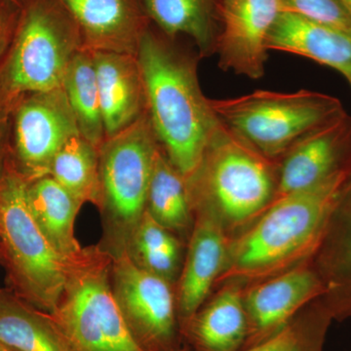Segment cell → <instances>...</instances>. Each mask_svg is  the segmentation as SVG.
Instances as JSON below:
<instances>
[{"label": "cell", "instance_id": "8992f818", "mask_svg": "<svg viewBox=\"0 0 351 351\" xmlns=\"http://www.w3.org/2000/svg\"><path fill=\"white\" fill-rule=\"evenodd\" d=\"M160 145L147 112L99 147L104 242L110 256L127 251L147 211V193Z\"/></svg>", "mask_w": 351, "mask_h": 351}, {"label": "cell", "instance_id": "4dcf8cb0", "mask_svg": "<svg viewBox=\"0 0 351 351\" xmlns=\"http://www.w3.org/2000/svg\"><path fill=\"white\" fill-rule=\"evenodd\" d=\"M341 2H343V5H345L346 10L348 11L351 17V0H341Z\"/></svg>", "mask_w": 351, "mask_h": 351}, {"label": "cell", "instance_id": "2e32d148", "mask_svg": "<svg viewBox=\"0 0 351 351\" xmlns=\"http://www.w3.org/2000/svg\"><path fill=\"white\" fill-rule=\"evenodd\" d=\"M324 291L313 270L294 267L252 287L243 298L245 308L257 329L269 331Z\"/></svg>", "mask_w": 351, "mask_h": 351}, {"label": "cell", "instance_id": "ba28073f", "mask_svg": "<svg viewBox=\"0 0 351 351\" xmlns=\"http://www.w3.org/2000/svg\"><path fill=\"white\" fill-rule=\"evenodd\" d=\"M219 123L263 156L281 160L306 134L343 112L338 99L300 90H257L228 99H210Z\"/></svg>", "mask_w": 351, "mask_h": 351}, {"label": "cell", "instance_id": "8fae6325", "mask_svg": "<svg viewBox=\"0 0 351 351\" xmlns=\"http://www.w3.org/2000/svg\"><path fill=\"white\" fill-rule=\"evenodd\" d=\"M113 295L130 327L152 341L172 336L175 297L165 279L151 274L132 260L127 251L112 256Z\"/></svg>", "mask_w": 351, "mask_h": 351}, {"label": "cell", "instance_id": "4316f807", "mask_svg": "<svg viewBox=\"0 0 351 351\" xmlns=\"http://www.w3.org/2000/svg\"><path fill=\"white\" fill-rule=\"evenodd\" d=\"M20 13L21 4L13 0H0V60L12 43Z\"/></svg>", "mask_w": 351, "mask_h": 351}, {"label": "cell", "instance_id": "d6986e66", "mask_svg": "<svg viewBox=\"0 0 351 351\" xmlns=\"http://www.w3.org/2000/svg\"><path fill=\"white\" fill-rule=\"evenodd\" d=\"M145 16L164 36L184 34L195 41L202 58L215 53L218 0H141Z\"/></svg>", "mask_w": 351, "mask_h": 351}, {"label": "cell", "instance_id": "30bf717a", "mask_svg": "<svg viewBox=\"0 0 351 351\" xmlns=\"http://www.w3.org/2000/svg\"><path fill=\"white\" fill-rule=\"evenodd\" d=\"M281 12V0H218L215 53L219 68L250 80L263 77L267 38Z\"/></svg>", "mask_w": 351, "mask_h": 351}, {"label": "cell", "instance_id": "7402d4cb", "mask_svg": "<svg viewBox=\"0 0 351 351\" xmlns=\"http://www.w3.org/2000/svg\"><path fill=\"white\" fill-rule=\"evenodd\" d=\"M80 205L101 204L99 147L82 135L69 138L53 159L49 174Z\"/></svg>", "mask_w": 351, "mask_h": 351}, {"label": "cell", "instance_id": "9a60e30c", "mask_svg": "<svg viewBox=\"0 0 351 351\" xmlns=\"http://www.w3.org/2000/svg\"><path fill=\"white\" fill-rule=\"evenodd\" d=\"M269 50L308 58L343 76L351 73V34L297 14H279L267 38Z\"/></svg>", "mask_w": 351, "mask_h": 351}, {"label": "cell", "instance_id": "ffe728a7", "mask_svg": "<svg viewBox=\"0 0 351 351\" xmlns=\"http://www.w3.org/2000/svg\"><path fill=\"white\" fill-rule=\"evenodd\" d=\"M0 343L17 351H69L47 313L0 289Z\"/></svg>", "mask_w": 351, "mask_h": 351}, {"label": "cell", "instance_id": "836d02e7", "mask_svg": "<svg viewBox=\"0 0 351 351\" xmlns=\"http://www.w3.org/2000/svg\"><path fill=\"white\" fill-rule=\"evenodd\" d=\"M13 1L17 2V3L21 4V2H22V0H13Z\"/></svg>", "mask_w": 351, "mask_h": 351}, {"label": "cell", "instance_id": "f1b7e54d", "mask_svg": "<svg viewBox=\"0 0 351 351\" xmlns=\"http://www.w3.org/2000/svg\"><path fill=\"white\" fill-rule=\"evenodd\" d=\"M341 200L348 203V230H346L345 239L341 245V254H339V269L341 274L345 276L346 281L351 284V176L341 196Z\"/></svg>", "mask_w": 351, "mask_h": 351}, {"label": "cell", "instance_id": "277c9868", "mask_svg": "<svg viewBox=\"0 0 351 351\" xmlns=\"http://www.w3.org/2000/svg\"><path fill=\"white\" fill-rule=\"evenodd\" d=\"M27 184L6 165L0 178V263L8 290L38 311L52 313L63 294L71 260L55 250L32 216Z\"/></svg>", "mask_w": 351, "mask_h": 351}, {"label": "cell", "instance_id": "cb8c5ba5", "mask_svg": "<svg viewBox=\"0 0 351 351\" xmlns=\"http://www.w3.org/2000/svg\"><path fill=\"white\" fill-rule=\"evenodd\" d=\"M247 331L246 308L239 288L226 287L200 314L196 334L211 351H233L243 341Z\"/></svg>", "mask_w": 351, "mask_h": 351}, {"label": "cell", "instance_id": "d4e9b609", "mask_svg": "<svg viewBox=\"0 0 351 351\" xmlns=\"http://www.w3.org/2000/svg\"><path fill=\"white\" fill-rule=\"evenodd\" d=\"M127 253L138 267L170 282L179 265L180 244L169 230L145 211Z\"/></svg>", "mask_w": 351, "mask_h": 351}, {"label": "cell", "instance_id": "83f0119b", "mask_svg": "<svg viewBox=\"0 0 351 351\" xmlns=\"http://www.w3.org/2000/svg\"><path fill=\"white\" fill-rule=\"evenodd\" d=\"M247 351H307V348L301 335L288 327Z\"/></svg>", "mask_w": 351, "mask_h": 351}, {"label": "cell", "instance_id": "6da1fadb", "mask_svg": "<svg viewBox=\"0 0 351 351\" xmlns=\"http://www.w3.org/2000/svg\"><path fill=\"white\" fill-rule=\"evenodd\" d=\"M151 27L137 59L144 80L147 115L159 145L184 178L195 171L219 122L197 75L200 57Z\"/></svg>", "mask_w": 351, "mask_h": 351}, {"label": "cell", "instance_id": "7a4b0ae2", "mask_svg": "<svg viewBox=\"0 0 351 351\" xmlns=\"http://www.w3.org/2000/svg\"><path fill=\"white\" fill-rule=\"evenodd\" d=\"M351 164L311 188L272 202L234 242L225 278H269L308 255L334 217Z\"/></svg>", "mask_w": 351, "mask_h": 351}, {"label": "cell", "instance_id": "7c38bea8", "mask_svg": "<svg viewBox=\"0 0 351 351\" xmlns=\"http://www.w3.org/2000/svg\"><path fill=\"white\" fill-rule=\"evenodd\" d=\"M350 152L351 119L343 112L308 132L286 152L271 203L311 188L348 165Z\"/></svg>", "mask_w": 351, "mask_h": 351}, {"label": "cell", "instance_id": "5b68a950", "mask_svg": "<svg viewBox=\"0 0 351 351\" xmlns=\"http://www.w3.org/2000/svg\"><path fill=\"white\" fill-rule=\"evenodd\" d=\"M80 49V29L58 0H22L15 36L0 60V107L10 110L25 94L62 87Z\"/></svg>", "mask_w": 351, "mask_h": 351}, {"label": "cell", "instance_id": "603a6c76", "mask_svg": "<svg viewBox=\"0 0 351 351\" xmlns=\"http://www.w3.org/2000/svg\"><path fill=\"white\" fill-rule=\"evenodd\" d=\"M191 210L186 180L160 147L149 184L147 211L170 232H181L191 223Z\"/></svg>", "mask_w": 351, "mask_h": 351}, {"label": "cell", "instance_id": "d6a6232c", "mask_svg": "<svg viewBox=\"0 0 351 351\" xmlns=\"http://www.w3.org/2000/svg\"><path fill=\"white\" fill-rule=\"evenodd\" d=\"M346 80H348V83H350L351 86V73L346 76Z\"/></svg>", "mask_w": 351, "mask_h": 351}, {"label": "cell", "instance_id": "5bb4252c", "mask_svg": "<svg viewBox=\"0 0 351 351\" xmlns=\"http://www.w3.org/2000/svg\"><path fill=\"white\" fill-rule=\"evenodd\" d=\"M106 138L128 128L147 112L137 55L93 52Z\"/></svg>", "mask_w": 351, "mask_h": 351}, {"label": "cell", "instance_id": "1f68e13d", "mask_svg": "<svg viewBox=\"0 0 351 351\" xmlns=\"http://www.w3.org/2000/svg\"><path fill=\"white\" fill-rule=\"evenodd\" d=\"M0 351H17L15 350H13V348H8V346L2 345V343H0Z\"/></svg>", "mask_w": 351, "mask_h": 351}, {"label": "cell", "instance_id": "4fadbf2b", "mask_svg": "<svg viewBox=\"0 0 351 351\" xmlns=\"http://www.w3.org/2000/svg\"><path fill=\"white\" fill-rule=\"evenodd\" d=\"M73 18L82 48L137 55L151 27L141 0H58Z\"/></svg>", "mask_w": 351, "mask_h": 351}, {"label": "cell", "instance_id": "44dd1931", "mask_svg": "<svg viewBox=\"0 0 351 351\" xmlns=\"http://www.w3.org/2000/svg\"><path fill=\"white\" fill-rule=\"evenodd\" d=\"M62 87L80 135L100 147L106 140V133L92 51L82 48L76 53L66 69Z\"/></svg>", "mask_w": 351, "mask_h": 351}, {"label": "cell", "instance_id": "9c48e42d", "mask_svg": "<svg viewBox=\"0 0 351 351\" xmlns=\"http://www.w3.org/2000/svg\"><path fill=\"white\" fill-rule=\"evenodd\" d=\"M80 135L63 87L21 97L9 112L7 165L27 182L49 174L58 152Z\"/></svg>", "mask_w": 351, "mask_h": 351}, {"label": "cell", "instance_id": "484cf974", "mask_svg": "<svg viewBox=\"0 0 351 351\" xmlns=\"http://www.w3.org/2000/svg\"><path fill=\"white\" fill-rule=\"evenodd\" d=\"M282 11L350 32L351 17L341 0H281Z\"/></svg>", "mask_w": 351, "mask_h": 351}, {"label": "cell", "instance_id": "3957f363", "mask_svg": "<svg viewBox=\"0 0 351 351\" xmlns=\"http://www.w3.org/2000/svg\"><path fill=\"white\" fill-rule=\"evenodd\" d=\"M277 162L219 123L197 167L184 178L191 208L233 223L262 214L276 195Z\"/></svg>", "mask_w": 351, "mask_h": 351}, {"label": "cell", "instance_id": "f546056e", "mask_svg": "<svg viewBox=\"0 0 351 351\" xmlns=\"http://www.w3.org/2000/svg\"><path fill=\"white\" fill-rule=\"evenodd\" d=\"M9 112L0 107V178L6 169L9 152Z\"/></svg>", "mask_w": 351, "mask_h": 351}, {"label": "cell", "instance_id": "e0dca14e", "mask_svg": "<svg viewBox=\"0 0 351 351\" xmlns=\"http://www.w3.org/2000/svg\"><path fill=\"white\" fill-rule=\"evenodd\" d=\"M198 213L178 291V304L184 316L193 315L199 308L226 258L225 235L215 219L216 215Z\"/></svg>", "mask_w": 351, "mask_h": 351}, {"label": "cell", "instance_id": "ac0fdd59", "mask_svg": "<svg viewBox=\"0 0 351 351\" xmlns=\"http://www.w3.org/2000/svg\"><path fill=\"white\" fill-rule=\"evenodd\" d=\"M27 198L32 216L55 250L68 260L82 253L75 235L82 205L49 175L29 182Z\"/></svg>", "mask_w": 351, "mask_h": 351}, {"label": "cell", "instance_id": "52a82bcc", "mask_svg": "<svg viewBox=\"0 0 351 351\" xmlns=\"http://www.w3.org/2000/svg\"><path fill=\"white\" fill-rule=\"evenodd\" d=\"M112 257L100 246L71 260L59 304L48 315L75 351H143L112 288Z\"/></svg>", "mask_w": 351, "mask_h": 351}]
</instances>
